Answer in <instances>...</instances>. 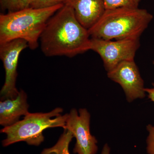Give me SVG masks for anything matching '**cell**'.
Masks as SVG:
<instances>
[{
  "label": "cell",
  "instance_id": "14",
  "mask_svg": "<svg viewBox=\"0 0 154 154\" xmlns=\"http://www.w3.org/2000/svg\"><path fill=\"white\" fill-rule=\"evenodd\" d=\"M1 9L8 12H13L21 10L19 0H0Z\"/></svg>",
  "mask_w": 154,
  "mask_h": 154
},
{
  "label": "cell",
  "instance_id": "2",
  "mask_svg": "<svg viewBox=\"0 0 154 154\" xmlns=\"http://www.w3.org/2000/svg\"><path fill=\"white\" fill-rule=\"evenodd\" d=\"M64 4L50 8H28L0 15V44L21 39L27 42L28 48L36 49L42 33L49 19Z\"/></svg>",
  "mask_w": 154,
  "mask_h": 154
},
{
  "label": "cell",
  "instance_id": "5",
  "mask_svg": "<svg viewBox=\"0 0 154 154\" xmlns=\"http://www.w3.org/2000/svg\"><path fill=\"white\" fill-rule=\"evenodd\" d=\"M140 46V38L104 40L91 38L90 50L99 54L105 70L110 71L119 64L127 60H134Z\"/></svg>",
  "mask_w": 154,
  "mask_h": 154
},
{
  "label": "cell",
  "instance_id": "12",
  "mask_svg": "<svg viewBox=\"0 0 154 154\" xmlns=\"http://www.w3.org/2000/svg\"><path fill=\"white\" fill-rule=\"evenodd\" d=\"M140 0H104L106 10L120 8H138Z\"/></svg>",
  "mask_w": 154,
  "mask_h": 154
},
{
  "label": "cell",
  "instance_id": "15",
  "mask_svg": "<svg viewBox=\"0 0 154 154\" xmlns=\"http://www.w3.org/2000/svg\"><path fill=\"white\" fill-rule=\"evenodd\" d=\"M146 129L149 132L146 140L147 153L148 154H154V126L149 124L147 125Z\"/></svg>",
  "mask_w": 154,
  "mask_h": 154
},
{
  "label": "cell",
  "instance_id": "18",
  "mask_svg": "<svg viewBox=\"0 0 154 154\" xmlns=\"http://www.w3.org/2000/svg\"><path fill=\"white\" fill-rule=\"evenodd\" d=\"M110 149L107 144H105L103 146L101 154H110Z\"/></svg>",
  "mask_w": 154,
  "mask_h": 154
},
{
  "label": "cell",
  "instance_id": "8",
  "mask_svg": "<svg viewBox=\"0 0 154 154\" xmlns=\"http://www.w3.org/2000/svg\"><path fill=\"white\" fill-rule=\"evenodd\" d=\"M107 75L121 86L128 102L145 97L144 81L134 60L122 62L107 72Z\"/></svg>",
  "mask_w": 154,
  "mask_h": 154
},
{
  "label": "cell",
  "instance_id": "10",
  "mask_svg": "<svg viewBox=\"0 0 154 154\" xmlns=\"http://www.w3.org/2000/svg\"><path fill=\"white\" fill-rule=\"evenodd\" d=\"M26 93L21 90L15 99H7L0 102V125L11 126L19 121L22 116L27 115L29 105Z\"/></svg>",
  "mask_w": 154,
  "mask_h": 154
},
{
  "label": "cell",
  "instance_id": "19",
  "mask_svg": "<svg viewBox=\"0 0 154 154\" xmlns=\"http://www.w3.org/2000/svg\"><path fill=\"white\" fill-rule=\"evenodd\" d=\"M153 65H154V60L153 61Z\"/></svg>",
  "mask_w": 154,
  "mask_h": 154
},
{
  "label": "cell",
  "instance_id": "3",
  "mask_svg": "<svg viewBox=\"0 0 154 154\" xmlns=\"http://www.w3.org/2000/svg\"><path fill=\"white\" fill-rule=\"evenodd\" d=\"M153 18L146 10L138 8L108 9L88 32L91 38L104 40L140 38Z\"/></svg>",
  "mask_w": 154,
  "mask_h": 154
},
{
  "label": "cell",
  "instance_id": "17",
  "mask_svg": "<svg viewBox=\"0 0 154 154\" xmlns=\"http://www.w3.org/2000/svg\"><path fill=\"white\" fill-rule=\"evenodd\" d=\"M33 0H19L21 9L30 8V4Z\"/></svg>",
  "mask_w": 154,
  "mask_h": 154
},
{
  "label": "cell",
  "instance_id": "16",
  "mask_svg": "<svg viewBox=\"0 0 154 154\" xmlns=\"http://www.w3.org/2000/svg\"><path fill=\"white\" fill-rule=\"evenodd\" d=\"M152 88H145V91L146 93L148 94V97L152 102L154 103V83L152 84Z\"/></svg>",
  "mask_w": 154,
  "mask_h": 154
},
{
  "label": "cell",
  "instance_id": "9",
  "mask_svg": "<svg viewBox=\"0 0 154 154\" xmlns=\"http://www.w3.org/2000/svg\"><path fill=\"white\" fill-rule=\"evenodd\" d=\"M74 11L81 25L89 30L99 21L105 12L104 0H65Z\"/></svg>",
  "mask_w": 154,
  "mask_h": 154
},
{
  "label": "cell",
  "instance_id": "11",
  "mask_svg": "<svg viewBox=\"0 0 154 154\" xmlns=\"http://www.w3.org/2000/svg\"><path fill=\"white\" fill-rule=\"evenodd\" d=\"M73 137L72 132L64 129L57 143L51 147L44 149L41 154H71L69 151V146Z\"/></svg>",
  "mask_w": 154,
  "mask_h": 154
},
{
  "label": "cell",
  "instance_id": "6",
  "mask_svg": "<svg viewBox=\"0 0 154 154\" xmlns=\"http://www.w3.org/2000/svg\"><path fill=\"white\" fill-rule=\"evenodd\" d=\"M27 48V42L21 39L0 44V59L5 72V84L0 93L2 100L15 99L19 94L16 87L17 66L21 52Z\"/></svg>",
  "mask_w": 154,
  "mask_h": 154
},
{
  "label": "cell",
  "instance_id": "7",
  "mask_svg": "<svg viewBox=\"0 0 154 154\" xmlns=\"http://www.w3.org/2000/svg\"><path fill=\"white\" fill-rule=\"evenodd\" d=\"M91 114L85 108H81L79 113L73 108L68 114L64 129L68 130L75 138L73 150L77 154H96L98 151V141L90 131Z\"/></svg>",
  "mask_w": 154,
  "mask_h": 154
},
{
  "label": "cell",
  "instance_id": "4",
  "mask_svg": "<svg viewBox=\"0 0 154 154\" xmlns=\"http://www.w3.org/2000/svg\"><path fill=\"white\" fill-rule=\"evenodd\" d=\"M63 109L57 107L48 113H29L24 119L11 126L5 127L1 132L7 137L2 141L4 147L25 142L31 146H38L44 140L45 129L61 127L64 129L68 114L61 115Z\"/></svg>",
  "mask_w": 154,
  "mask_h": 154
},
{
  "label": "cell",
  "instance_id": "13",
  "mask_svg": "<svg viewBox=\"0 0 154 154\" xmlns=\"http://www.w3.org/2000/svg\"><path fill=\"white\" fill-rule=\"evenodd\" d=\"M65 0H33L30 8H44L64 4Z\"/></svg>",
  "mask_w": 154,
  "mask_h": 154
},
{
  "label": "cell",
  "instance_id": "1",
  "mask_svg": "<svg viewBox=\"0 0 154 154\" xmlns=\"http://www.w3.org/2000/svg\"><path fill=\"white\" fill-rule=\"evenodd\" d=\"M90 37L72 8L64 4L47 22L39 43L45 56L72 58L90 50Z\"/></svg>",
  "mask_w": 154,
  "mask_h": 154
}]
</instances>
